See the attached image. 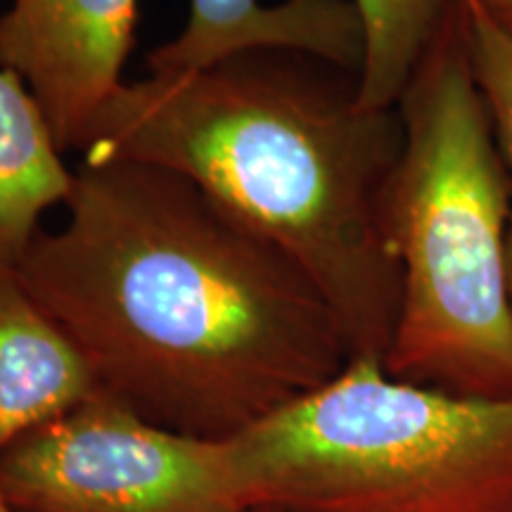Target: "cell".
Instances as JSON below:
<instances>
[{
	"instance_id": "1",
	"label": "cell",
	"mask_w": 512,
	"mask_h": 512,
	"mask_svg": "<svg viewBox=\"0 0 512 512\" xmlns=\"http://www.w3.org/2000/svg\"><path fill=\"white\" fill-rule=\"evenodd\" d=\"M15 268L98 392L183 437H238L351 361L309 275L162 166L81 159Z\"/></svg>"
},
{
	"instance_id": "2",
	"label": "cell",
	"mask_w": 512,
	"mask_h": 512,
	"mask_svg": "<svg viewBox=\"0 0 512 512\" xmlns=\"http://www.w3.org/2000/svg\"><path fill=\"white\" fill-rule=\"evenodd\" d=\"M401 147L399 110L363 105L356 74L259 50L178 79L124 83L81 159L185 176L309 275L351 358L384 361L401 306L384 192Z\"/></svg>"
},
{
	"instance_id": "3",
	"label": "cell",
	"mask_w": 512,
	"mask_h": 512,
	"mask_svg": "<svg viewBox=\"0 0 512 512\" xmlns=\"http://www.w3.org/2000/svg\"><path fill=\"white\" fill-rule=\"evenodd\" d=\"M403 147L384 192L401 306L384 373L448 394L512 396L510 178L453 0L399 102Z\"/></svg>"
},
{
	"instance_id": "4",
	"label": "cell",
	"mask_w": 512,
	"mask_h": 512,
	"mask_svg": "<svg viewBox=\"0 0 512 512\" xmlns=\"http://www.w3.org/2000/svg\"><path fill=\"white\" fill-rule=\"evenodd\" d=\"M247 510L512 512V396L394 380L377 358L223 441Z\"/></svg>"
},
{
	"instance_id": "5",
	"label": "cell",
	"mask_w": 512,
	"mask_h": 512,
	"mask_svg": "<svg viewBox=\"0 0 512 512\" xmlns=\"http://www.w3.org/2000/svg\"><path fill=\"white\" fill-rule=\"evenodd\" d=\"M10 512H249L223 441L150 425L95 394L0 453Z\"/></svg>"
},
{
	"instance_id": "6",
	"label": "cell",
	"mask_w": 512,
	"mask_h": 512,
	"mask_svg": "<svg viewBox=\"0 0 512 512\" xmlns=\"http://www.w3.org/2000/svg\"><path fill=\"white\" fill-rule=\"evenodd\" d=\"M138 0H10L0 67L27 83L64 152H81L102 107L124 88Z\"/></svg>"
},
{
	"instance_id": "7",
	"label": "cell",
	"mask_w": 512,
	"mask_h": 512,
	"mask_svg": "<svg viewBox=\"0 0 512 512\" xmlns=\"http://www.w3.org/2000/svg\"><path fill=\"white\" fill-rule=\"evenodd\" d=\"M100 394L72 339L0 264V453L12 441Z\"/></svg>"
},
{
	"instance_id": "8",
	"label": "cell",
	"mask_w": 512,
	"mask_h": 512,
	"mask_svg": "<svg viewBox=\"0 0 512 512\" xmlns=\"http://www.w3.org/2000/svg\"><path fill=\"white\" fill-rule=\"evenodd\" d=\"M74 169L27 83L0 67V264L17 266L50 209L64 207Z\"/></svg>"
},
{
	"instance_id": "9",
	"label": "cell",
	"mask_w": 512,
	"mask_h": 512,
	"mask_svg": "<svg viewBox=\"0 0 512 512\" xmlns=\"http://www.w3.org/2000/svg\"><path fill=\"white\" fill-rule=\"evenodd\" d=\"M366 31L358 100L392 110L453 0H354Z\"/></svg>"
},
{
	"instance_id": "10",
	"label": "cell",
	"mask_w": 512,
	"mask_h": 512,
	"mask_svg": "<svg viewBox=\"0 0 512 512\" xmlns=\"http://www.w3.org/2000/svg\"><path fill=\"white\" fill-rule=\"evenodd\" d=\"M460 10H463L465 46L467 55H470L472 76H475L491 126H494L512 195V31L496 22L475 0H460ZM508 261L512 292V219Z\"/></svg>"
},
{
	"instance_id": "11",
	"label": "cell",
	"mask_w": 512,
	"mask_h": 512,
	"mask_svg": "<svg viewBox=\"0 0 512 512\" xmlns=\"http://www.w3.org/2000/svg\"><path fill=\"white\" fill-rule=\"evenodd\" d=\"M489 12L496 22H501L505 29L512 31V0H475Z\"/></svg>"
},
{
	"instance_id": "12",
	"label": "cell",
	"mask_w": 512,
	"mask_h": 512,
	"mask_svg": "<svg viewBox=\"0 0 512 512\" xmlns=\"http://www.w3.org/2000/svg\"><path fill=\"white\" fill-rule=\"evenodd\" d=\"M0 512H10V508H8V503L3 501V496H0Z\"/></svg>"
},
{
	"instance_id": "13",
	"label": "cell",
	"mask_w": 512,
	"mask_h": 512,
	"mask_svg": "<svg viewBox=\"0 0 512 512\" xmlns=\"http://www.w3.org/2000/svg\"><path fill=\"white\" fill-rule=\"evenodd\" d=\"M202 3H228V0H202Z\"/></svg>"
},
{
	"instance_id": "14",
	"label": "cell",
	"mask_w": 512,
	"mask_h": 512,
	"mask_svg": "<svg viewBox=\"0 0 512 512\" xmlns=\"http://www.w3.org/2000/svg\"><path fill=\"white\" fill-rule=\"evenodd\" d=\"M249 512H275V510H264V508H256V510H249Z\"/></svg>"
}]
</instances>
